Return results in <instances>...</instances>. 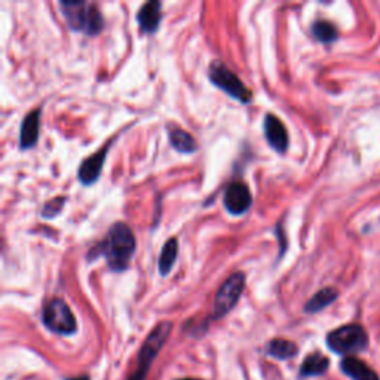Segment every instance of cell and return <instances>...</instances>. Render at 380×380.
Instances as JSON below:
<instances>
[{
    "label": "cell",
    "mask_w": 380,
    "mask_h": 380,
    "mask_svg": "<svg viewBox=\"0 0 380 380\" xmlns=\"http://www.w3.org/2000/svg\"><path fill=\"white\" fill-rule=\"evenodd\" d=\"M112 142H109V144H106L102 149H100L97 153H93L90 158H86L78 171V177L80 180V183L90 186L93 183H95L101 174L102 171V165H105L106 157H107V152L110 149Z\"/></svg>",
    "instance_id": "10"
},
{
    "label": "cell",
    "mask_w": 380,
    "mask_h": 380,
    "mask_svg": "<svg viewBox=\"0 0 380 380\" xmlns=\"http://www.w3.org/2000/svg\"><path fill=\"white\" fill-rule=\"evenodd\" d=\"M209 76L210 80L220 88L221 91L226 93L229 97L244 102H250L253 100V93L244 85V82L241 80L231 68L223 64L221 61H213L209 68Z\"/></svg>",
    "instance_id": "5"
},
{
    "label": "cell",
    "mask_w": 380,
    "mask_h": 380,
    "mask_svg": "<svg viewBox=\"0 0 380 380\" xmlns=\"http://www.w3.org/2000/svg\"><path fill=\"white\" fill-rule=\"evenodd\" d=\"M339 297V292L333 287H327L320 290L318 292L310 297V300L305 305V310L307 314H317L320 310L325 309L327 306H330L336 299Z\"/></svg>",
    "instance_id": "15"
},
{
    "label": "cell",
    "mask_w": 380,
    "mask_h": 380,
    "mask_svg": "<svg viewBox=\"0 0 380 380\" xmlns=\"http://www.w3.org/2000/svg\"><path fill=\"white\" fill-rule=\"evenodd\" d=\"M181 380H194V379H181Z\"/></svg>",
    "instance_id": "22"
},
{
    "label": "cell",
    "mask_w": 380,
    "mask_h": 380,
    "mask_svg": "<svg viewBox=\"0 0 380 380\" xmlns=\"http://www.w3.org/2000/svg\"><path fill=\"white\" fill-rule=\"evenodd\" d=\"M65 201H67L65 196H57L54 199L48 201L42 209V217L43 218H53V217L58 216L61 213V210L64 209Z\"/></svg>",
    "instance_id": "20"
},
{
    "label": "cell",
    "mask_w": 380,
    "mask_h": 380,
    "mask_svg": "<svg viewBox=\"0 0 380 380\" xmlns=\"http://www.w3.org/2000/svg\"><path fill=\"white\" fill-rule=\"evenodd\" d=\"M330 366V361L320 352H314L305 358L303 364L300 367V377H310L324 374Z\"/></svg>",
    "instance_id": "16"
},
{
    "label": "cell",
    "mask_w": 380,
    "mask_h": 380,
    "mask_svg": "<svg viewBox=\"0 0 380 380\" xmlns=\"http://www.w3.org/2000/svg\"><path fill=\"white\" fill-rule=\"evenodd\" d=\"M312 36L322 43H332L334 41H337L339 38V31L334 27V24H332L330 21H315L312 26Z\"/></svg>",
    "instance_id": "19"
},
{
    "label": "cell",
    "mask_w": 380,
    "mask_h": 380,
    "mask_svg": "<svg viewBox=\"0 0 380 380\" xmlns=\"http://www.w3.org/2000/svg\"><path fill=\"white\" fill-rule=\"evenodd\" d=\"M253 196L244 181H232L224 190V206L232 216H241L250 210Z\"/></svg>",
    "instance_id": "8"
},
{
    "label": "cell",
    "mask_w": 380,
    "mask_h": 380,
    "mask_svg": "<svg viewBox=\"0 0 380 380\" xmlns=\"http://www.w3.org/2000/svg\"><path fill=\"white\" fill-rule=\"evenodd\" d=\"M327 344L336 354H355L369 347V336L361 325L348 324L328 333Z\"/></svg>",
    "instance_id": "4"
},
{
    "label": "cell",
    "mask_w": 380,
    "mask_h": 380,
    "mask_svg": "<svg viewBox=\"0 0 380 380\" xmlns=\"http://www.w3.org/2000/svg\"><path fill=\"white\" fill-rule=\"evenodd\" d=\"M65 380H90L88 376H79V377H72V379H65Z\"/></svg>",
    "instance_id": "21"
},
{
    "label": "cell",
    "mask_w": 380,
    "mask_h": 380,
    "mask_svg": "<svg viewBox=\"0 0 380 380\" xmlns=\"http://www.w3.org/2000/svg\"><path fill=\"white\" fill-rule=\"evenodd\" d=\"M168 138L171 146L180 153L190 154L198 150V143L195 140V137L181 128H171L168 131Z\"/></svg>",
    "instance_id": "14"
},
{
    "label": "cell",
    "mask_w": 380,
    "mask_h": 380,
    "mask_svg": "<svg viewBox=\"0 0 380 380\" xmlns=\"http://www.w3.org/2000/svg\"><path fill=\"white\" fill-rule=\"evenodd\" d=\"M41 109H34L26 115L21 122L20 130V147L21 149H31L36 146L39 140V130H41Z\"/></svg>",
    "instance_id": "12"
},
{
    "label": "cell",
    "mask_w": 380,
    "mask_h": 380,
    "mask_svg": "<svg viewBox=\"0 0 380 380\" xmlns=\"http://www.w3.org/2000/svg\"><path fill=\"white\" fill-rule=\"evenodd\" d=\"M172 330V322L164 321L153 328L152 333L144 340L140 355H138V366L132 376L128 380H144L146 374L152 366L154 358L158 357L159 351L164 348Z\"/></svg>",
    "instance_id": "3"
},
{
    "label": "cell",
    "mask_w": 380,
    "mask_h": 380,
    "mask_svg": "<svg viewBox=\"0 0 380 380\" xmlns=\"http://www.w3.org/2000/svg\"><path fill=\"white\" fill-rule=\"evenodd\" d=\"M342 370L352 380H379V376L371 370L364 361L355 357H347L342 361Z\"/></svg>",
    "instance_id": "13"
},
{
    "label": "cell",
    "mask_w": 380,
    "mask_h": 380,
    "mask_svg": "<svg viewBox=\"0 0 380 380\" xmlns=\"http://www.w3.org/2000/svg\"><path fill=\"white\" fill-rule=\"evenodd\" d=\"M61 12L72 30L82 31L88 36H97L105 28V19L97 5L86 2H60Z\"/></svg>",
    "instance_id": "2"
},
{
    "label": "cell",
    "mask_w": 380,
    "mask_h": 380,
    "mask_svg": "<svg viewBox=\"0 0 380 380\" xmlns=\"http://www.w3.org/2000/svg\"><path fill=\"white\" fill-rule=\"evenodd\" d=\"M246 287V273L244 272H235L229 278L221 284L218 288L214 306H213V320H220L224 315H228L231 310L239 302L241 295H243Z\"/></svg>",
    "instance_id": "7"
},
{
    "label": "cell",
    "mask_w": 380,
    "mask_h": 380,
    "mask_svg": "<svg viewBox=\"0 0 380 380\" xmlns=\"http://www.w3.org/2000/svg\"><path fill=\"white\" fill-rule=\"evenodd\" d=\"M162 20V5L158 0H150L144 4L137 14V21L140 30L146 34H153L159 28Z\"/></svg>",
    "instance_id": "11"
},
{
    "label": "cell",
    "mask_w": 380,
    "mask_h": 380,
    "mask_svg": "<svg viewBox=\"0 0 380 380\" xmlns=\"http://www.w3.org/2000/svg\"><path fill=\"white\" fill-rule=\"evenodd\" d=\"M135 236L127 223H115L106 238L91 248L88 258L105 257L107 265L115 272H124L130 268L131 258L135 253Z\"/></svg>",
    "instance_id": "1"
},
{
    "label": "cell",
    "mask_w": 380,
    "mask_h": 380,
    "mask_svg": "<svg viewBox=\"0 0 380 380\" xmlns=\"http://www.w3.org/2000/svg\"><path fill=\"white\" fill-rule=\"evenodd\" d=\"M266 352L276 359H291L297 355L299 348L296 347V343H292L290 340L273 339L268 343Z\"/></svg>",
    "instance_id": "17"
},
{
    "label": "cell",
    "mask_w": 380,
    "mask_h": 380,
    "mask_svg": "<svg viewBox=\"0 0 380 380\" xmlns=\"http://www.w3.org/2000/svg\"><path fill=\"white\" fill-rule=\"evenodd\" d=\"M177 254H179V241L177 238H171L162 247L161 255H159V272L161 275H168L172 269V266L176 265L177 260Z\"/></svg>",
    "instance_id": "18"
},
{
    "label": "cell",
    "mask_w": 380,
    "mask_h": 380,
    "mask_svg": "<svg viewBox=\"0 0 380 380\" xmlns=\"http://www.w3.org/2000/svg\"><path fill=\"white\" fill-rule=\"evenodd\" d=\"M42 320L46 328L57 334L70 336L78 330V322L72 309L63 299L49 300L43 307Z\"/></svg>",
    "instance_id": "6"
},
{
    "label": "cell",
    "mask_w": 380,
    "mask_h": 380,
    "mask_svg": "<svg viewBox=\"0 0 380 380\" xmlns=\"http://www.w3.org/2000/svg\"><path fill=\"white\" fill-rule=\"evenodd\" d=\"M265 137L272 149L278 153H285L288 149V131L278 116L268 113L263 122Z\"/></svg>",
    "instance_id": "9"
}]
</instances>
